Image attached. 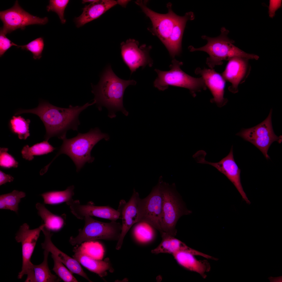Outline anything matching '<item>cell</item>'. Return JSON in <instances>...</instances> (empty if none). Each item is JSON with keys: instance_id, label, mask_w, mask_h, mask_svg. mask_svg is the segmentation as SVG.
<instances>
[{"instance_id": "6da1fadb", "label": "cell", "mask_w": 282, "mask_h": 282, "mask_svg": "<svg viewBox=\"0 0 282 282\" xmlns=\"http://www.w3.org/2000/svg\"><path fill=\"white\" fill-rule=\"evenodd\" d=\"M95 103L94 101L81 106L70 105L68 108H65L58 107L48 102L43 101L40 102L36 108L20 109L17 111V114L28 113L37 115L45 126L46 130L45 140H48L54 136L62 140L66 137L68 130H78L80 123L79 119L80 114L88 107Z\"/></svg>"}, {"instance_id": "7a4b0ae2", "label": "cell", "mask_w": 282, "mask_h": 282, "mask_svg": "<svg viewBox=\"0 0 282 282\" xmlns=\"http://www.w3.org/2000/svg\"><path fill=\"white\" fill-rule=\"evenodd\" d=\"M135 80H125L117 76L109 65L101 74L100 81L96 85H92V92L95 95L94 101L99 110L102 107H106L109 111V116L113 118L115 113L120 111L125 115L128 112L124 108L123 97L126 88L130 85H135Z\"/></svg>"}, {"instance_id": "3957f363", "label": "cell", "mask_w": 282, "mask_h": 282, "mask_svg": "<svg viewBox=\"0 0 282 282\" xmlns=\"http://www.w3.org/2000/svg\"><path fill=\"white\" fill-rule=\"evenodd\" d=\"M108 134L101 132L98 128L91 129L85 133H78L75 137L70 139L66 137L63 143L56 156L49 164L59 155L64 154L73 161L79 171L86 162L90 163L94 160L91 155V150L100 140H108Z\"/></svg>"}, {"instance_id": "277c9868", "label": "cell", "mask_w": 282, "mask_h": 282, "mask_svg": "<svg viewBox=\"0 0 282 282\" xmlns=\"http://www.w3.org/2000/svg\"><path fill=\"white\" fill-rule=\"evenodd\" d=\"M221 31L220 35L216 37L202 36V38L207 41V44L198 48L190 46V51H201L207 53L209 57L207 58L206 63L211 69L222 64L223 61L228 60L234 57H241L249 60L258 59V56L246 53L235 46L234 40L228 37L229 31L225 27L222 28Z\"/></svg>"}, {"instance_id": "5b68a950", "label": "cell", "mask_w": 282, "mask_h": 282, "mask_svg": "<svg viewBox=\"0 0 282 282\" xmlns=\"http://www.w3.org/2000/svg\"><path fill=\"white\" fill-rule=\"evenodd\" d=\"M158 181L162 196L161 228L163 232L175 237L179 219L183 215L190 214L192 212L187 208L174 183L170 184L164 181L162 176L159 177Z\"/></svg>"}, {"instance_id": "8992f818", "label": "cell", "mask_w": 282, "mask_h": 282, "mask_svg": "<svg viewBox=\"0 0 282 282\" xmlns=\"http://www.w3.org/2000/svg\"><path fill=\"white\" fill-rule=\"evenodd\" d=\"M172 63L169 71L155 69L158 74L154 82L155 87L162 90L167 89L169 86L183 87L189 89L194 95L196 92L206 89L207 86L201 77L199 78L192 77L181 69L180 67L183 64L182 62L174 59Z\"/></svg>"}, {"instance_id": "52a82bcc", "label": "cell", "mask_w": 282, "mask_h": 282, "mask_svg": "<svg viewBox=\"0 0 282 282\" xmlns=\"http://www.w3.org/2000/svg\"><path fill=\"white\" fill-rule=\"evenodd\" d=\"M85 225L82 229L79 230L78 235L71 237L69 242L72 245L87 242L103 239L118 240L120 237L122 225L116 221L104 222L96 220L91 217L85 216Z\"/></svg>"}, {"instance_id": "ba28073f", "label": "cell", "mask_w": 282, "mask_h": 282, "mask_svg": "<svg viewBox=\"0 0 282 282\" xmlns=\"http://www.w3.org/2000/svg\"><path fill=\"white\" fill-rule=\"evenodd\" d=\"M44 225L43 224L37 228L31 230L29 225L25 223L20 226L16 234V241L21 244L22 256L21 270L19 273L18 278L21 279L24 275H27L25 282H34L33 264L31 261V258Z\"/></svg>"}, {"instance_id": "9c48e42d", "label": "cell", "mask_w": 282, "mask_h": 282, "mask_svg": "<svg viewBox=\"0 0 282 282\" xmlns=\"http://www.w3.org/2000/svg\"><path fill=\"white\" fill-rule=\"evenodd\" d=\"M272 109L263 121L251 128L242 129L236 135L254 145L262 153L267 159L270 158L268 151L274 141L280 143L282 136L278 137L274 132L272 124Z\"/></svg>"}, {"instance_id": "30bf717a", "label": "cell", "mask_w": 282, "mask_h": 282, "mask_svg": "<svg viewBox=\"0 0 282 282\" xmlns=\"http://www.w3.org/2000/svg\"><path fill=\"white\" fill-rule=\"evenodd\" d=\"M162 196L158 181L150 193L138 201V222H146L158 231L163 232L161 227L162 218Z\"/></svg>"}, {"instance_id": "8fae6325", "label": "cell", "mask_w": 282, "mask_h": 282, "mask_svg": "<svg viewBox=\"0 0 282 282\" xmlns=\"http://www.w3.org/2000/svg\"><path fill=\"white\" fill-rule=\"evenodd\" d=\"M0 18L3 24L1 29L6 35L17 29L24 30L27 26L34 24L44 25L48 22V18H40L26 11L19 5L16 0L11 8L1 11Z\"/></svg>"}, {"instance_id": "7c38bea8", "label": "cell", "mask_w": 282, "mask_h": 282, "mask_svg": "<svg viewBox=\"0 0 282 282\" xmlns=\"http://www.w3.org/2000/svg\"><path fill=\"white\" fill-rule=\"evenodd\" d=\"M206 154L203 151H199L193 156L198 163L211 165L225 175L233 184L241 195L243 200L248 204L251 202L248 198L242 187L240 181V169L236 162L233 156V146L228 154L220 161L212 162L205 159Z\"/></svg>"}, {"instance_id": "4fadbf2b", "label": "cell", "mask_w": 282, "mask_h": 282, "mask_svg": "<svg viewBox=\"0 0 282 282\" xmlns=\"http://www.w3.org/2000/svg\"><path fill=\"white\" fill-rule=\"evenodd\" d=\"M136 3L151 20L152 25V30L165 46L167 44L176 24L179 16L172 11L171 4H167L168 11L165 14L158 13L148 7L146 3L142 1H137Z\"/></svg>"}, {"instance_id": "5bb4252c", "label": "cell", "mask_w": 282, "mask_h": 282, "mask_svg": "<svg viewBox=\"0 0 282 282\" xmlns=\"http://www.w3.org/2000/svg\"><path fill=\"white\" fill-rule=\"evenodd\" d=\"M138 42L130 39L121 44V54L124 61L128 67L131 74L140 67L152 66V60L149 55L150 46L143 45L139 47Z\"/></svg>"}, {"instance_id": "9a60e30c", "label": "cell", "mask_w": 282, "mask_h": 282, "mask_svg": "<svg viewBox=\"0 0 282 282\" xmlns=\"http://www.w3.org/2000/svg\"><path fill=\"white\" fill-rule=\"evenodd\" d=\"M140 197L138 193L134 190L129 201L126 202L122 199L120 202L118 210L120 218L122 221V229L116 248L120 250L122 246L124 237L131 227L138 222V201Z\"/></svg>"}, {"instance_id": "2e32d148", "label": "cell", "mask_w": 282, "mask_h": 282, "mask_svg": "<svg viewBox=\"0 0 282 282\" xmlns=\"http://www.w3.org/2000/svg\"><path fill=\"white\" fill-rule=\"evenodd\" d=\"M66 203L69 206L72 214L79 219H84L87 216H96L111 221H116L120 218L118 211L109 206H96L92 201L82 204L78 200L72 199Z\"/></svg>"}, {"instance_id": "e0dca14e", "label": "cell", "mask_w": 282, "mask_h": 282, "mask_svg": "<svg viewBox=\"0 0 282 282\" xmlns=\"http://www.w3.org/2000/svg\"><path fill=\"white\" fill-rule=\"evenodd\" d=\"M249 60L242 57H235L228 60L222 75L225 81L231 84L228 90L235 93L238 91V86L243 82L250 72L248 63Z\"/></svg>"}, {"instance_id": "ac0fdd59", "label": "cell", "mask_w": 282, "mask_h": 282, "mask_svg": "<svg viewBox=\"0 0 282 282\" xmlns=\"http://www.w3.org/2000/svg\"><path fill=\"white\" fill-rule=\"evenodd\" d=\"M195 73L201 76L210 90L213 96L212 101L219 106L224 105L227 101L224 97L226 81L222 75L213 69H202L199 67L196 69Z\"/></svg>"}, {"instance_id": "d6986e66", "label": "cell", "mask_w": 282, "mask_h": 282, "mask_svg": "<svg viewBox=\"0 0 282 282\" xmlns=\"http://www.w3.org/2000/svg\"><path fill=\"white\" fill-rule=\"evenodd\" d=\"M42 231L45 237L44 241L41 244L42 248L54 255L72 273L80 275L89 281L91 282L84 271L80 264L76 260L60 250L53 244L51 240L53 234L51 233V231L46 228L44 225Z\"/></svg>"}, {"instance_id": "ffe728a7", "label": "cell", "mask_w": 282, "mask_h": 282, "mask_svg": "<svg viewBox=\"0 0 282 282\" xmlns=\"http://www.w3.org/2000/svg\"><path fill=\"white\" fill-rule=\"evenodd\" d=\"M73 258L89 271L97 274L100 277L106 276L107 271L112 272L114 269L108 258L104 260L93 258L86 254L81 246H77L73 250Z\"/></svg>"}, {"instance_id": "44dd1931", "label": "cell", "mask_w": 282, "mask_h": 282, "mask_svg": "<svg viewBox=\"0 0 282 282\" xmlns=\"http://www.w3.org/2000/svg\"><path fill=\"white\" fill-rule=\"evenodd\" d=\"M116 4L115 1L101 0H96L86 5L83 9L81 15L75 19L77 26L79 27L98 18Z\"/></svg>"}, {"instance_id": "7402d4cb", "label": "cell", "mask_w": 282, "mask_h": 282, "mask_svg": "<svg viewBox=\"0 0 282 282\" xmlns=\"http://www.w3.org/2000/svg\"><path fill=\"white\" fill-rule=\"evenodd\" d=\"M161 234L162 241L156 248L152 250V253H168L172 255L177 252L184 251L195 255L203 256V253L189 247L174 236L164 232Z\"/></svg>"}, {"instance_id": "603a6c76", "label": "cell", "mask_w": 282, "mask_h": 282, "mask_svg": "<svg viewBox=\"0 0 282 282\" xmlns=\"http://www.w3.org/2000/svg\"><path fill=\"white\" fill-rule=\"evenodd\" d=\"M194 18V14L192 12L186 13L183 16H179L173 32L165 46L172 58L179 55L181 52L182 35L187 22Z\"/></svg>"}, {"instance_id": "cb8c5ba5", "label": "cell", "mask_w": 282, "mask_h": 282, "mask_svg": "<svg viewBox=\"0 0 282 282\" xmlns=\"http://www.w3.org/2000/svg\"><path fill=\"white\" fill-rule=\"evenodd\" d=\"M178 263L184 268L195 272L203 278L206 277V274L210 269L208 262L205 260H199L194 255L187 252L179 251L172 254Z\"/></svg>"}, {"instance_id": "d4e9b609", "label": "cell", "mask_w": 282, "mask_h": 282, "mask_svg": "<svg viewBox=\"0 0 282 282\" xmlns=\"http://www.w3.org/2000/svg\"><path fill=\"white\" fill-rule=\"evenodd\" d=\"M36 206L46 228L54 231H58L62 228L66 218L65 214L61 216L55 215L47 209L44 204L40 203H37Z\"/></svg>"}, {"instance_id": "484cf974", "label": "cell", "mask_w": 282, "mask_h": 282, "mask_svg": "<svg viewBox=\"0 0 282 282\" xmlns=\"http://www.w3.org/2000/svg\"><path fill=\"white\" fill-rule=\"evenodd\" d=\"M49 252L44 250L43 262L38 265H33L34 282H56L60 281L59 278L52 274L48 265V257Z\"/></svg>"}, {"instance_id": "4316f807", "label": "cell", "mask_w": 282, "mask_h": 282, "mask_svg": "<svg viewBox=\"0 0 282 282\" xmlns=\"http://www.w3.org/2000/svg\"><path fill=\"white\" fill-rule=\"evenodd\" d=\"M74 186H69L65 190L62 191H52L44 193L41 195L46 204L55 205L71 201L74 195Z\"/></svg>"}, {"instance_id": "83f0119b", "label": "cell", "mask_w": 282, "mask_h": 282, "mask_svg": "<svg viewBox=\"0 0 282 282\" xmlns=\"http://www.w3.org/2000/svg\"><path fill=\"white\" fill-rule=\"evenodd\" d=\"M45 140L29 147L28 145L25 146L21 151L23 158L29 161H31L34 156L47 154L53 151L56 149L48 142Z\"/></svg>"}, {"instance_id": "f1b7e54d", "label": "cell", "mask_w": 282, "mask_h": 282, "mask_svg": "<svg viewBox=\"0 0 282 282\" xmlns=\"http://www.w3.org/2000/svg\"><path fill=\"white\" fill-rule=\"evenodd\" d=\"M26 195L24 192L16 190L0 195V209L10 210L17 213L21 199L25 197Z\"/></svg>"}, {"instance_id": "f546056e", "label": "cell", "mask_w": 282, "mask_h": 282, "mask_svg": "<svg viewBox=\"0 0 282 282\" xmlns=\"http://www.w3.org/2000/svg\"><path fill=\"white\" fill-rule=\"evenodd\" d=\"M29 119L26 120L21 116H14L10 120V126L12 132L17 134L20 139H26L30 136Z\"/></svg>"}, {"instance_id": "4dcf8cb0", "label": "cell", "mask_w": 282, "mask_h": 282, "mask_svg": "<svg viewBox=\"0 0 282 282\" xmlns=\"http://www.w3.org/2000/svg\"><path fill=\"white\" fill-rule=\"evenodd\" d=\"M137 223L133 230L134 236L136 239L141 243H146L151 240L154 236L153 227L144 222Z\"/></svg>"}, {"instance_id": "1f68e13d", "label": "cell", "mask_w": 282, "mask_h": 282, "mask_svg": "<svg viewBox=\"0 0 282 282\" xmlns=\"http://www.w3.org/2000/svg\"><path fill=\"white\" fill-rule=\"evenodd\" d=\"M51 257L54 262L53 270L60 279L65 282H78L72 274V273L62 262L52 254Z\"/></svg>"}, {"instance_id": "d6a6232c", "label": "cell", "mask_w": 282, "mask_h": 282, "mask_svg": "<svg viewBox=\"0 0 282 282\" xmlns=\"http://www.w3.org/2000/svg\"><path fill=\"white\" fill-rule=\"evenodd\" d=\"M86 242L81 246L83 251L87 255L95 259L102 260L104 253L102 245L97 242Z\"/></svg>"}, {"instance_id": "836d02e7", "label": "cell", "mask_w": 282, "mask_h": 282, "mask_svg": "<svg viewBox=\"0 0 282 282\" xmlns=\"http://www.w3.org/2000/svg\"><path fill=\"white\" fill-rule=\"evenodd\" d=\"M44 44L43 39L39 37L31 42L28 44L23 45H18V48H21L23 50L31 52L33 55L34 60L39 59L42 57Z\"/></svg>"}, {"instance_id": "e575fe53", "label": "cell", "mask_w": 282, "mask_h": 282, "mask_svg": "<svg viewBox=\"0 0 282 282\" xmlns=\"http://www.w3.org/2000/svg\"><path fill=\"white\" fill-rule=\"evenodd\" d=\"M69 0H50L47 7L48 11L55 12L58 15L62 24H64L66 20L64 18V12Z\"/></svg>"}, {"instance_id": "d590c367", "label": "cell", "mask_w": 282, "mask_h": 282, "mask_svg": "<svg viewBox=\"0 0 282 282\" xmlns=\"http://www.w3.org/2000/svg\"><path fill=\"white\" fill-rule=\"evenodd\" d=\"M8 148H0V167L4 168L17 167L18 162L11 155L8 153Z\"/></svg>"}, {"instance_id": "8d00e7d4", "label": "cell", "mask_w": 282, "mask_h": 282, "mask_svg": "<svg viewBox=\"0 0 282 282\" xmlns=\"http://www.w3.org/2000/svg\"><path fill=\"white\" fill-rule=\"evenodd\" d=\"M5 34L0 30V56L2 57L6 51L13 46L18 45L15 44L8 39Z\"/></svg>"}, {"instance_id": "74e56055", "label": "cell", "mask_w": 282, "mask_h": 282, "mask_svg": "<svg viewBox=\"0 0 282 282\" xmlns=\"http://www.w3.org/2000/svg\"><path fill=\"white\" fill-rule=\"evenodd\" d=\"M14 178L11 175L7 174L1 171H0V185L4 184L6 183L12 181Z\"/></svg>"}, {"instance_id": "f35d334b", "label": "cell", "mask_w": 282, "mask_h": 282, "mask_svg": "<svg viewBox=\"0 0 282 282\" xmlns=\"http://www.w3.org/2000/svg\"><path fill=\"white\" fill-rule=\"evenodd\" d=\"M130 1L129 0H119L117 1L116 2L117 4L122 7H125Z\"/></svg>"}, {"instance_id": "ab89813d", "label": "cell", "mask_w": 282, "mask_h": 282, "mask_svg": "<svg viewBox=\"0 0 282 282\" xmlns=\"http://www.w3.org/2000/svg\"><path fill=\"white\" fill-rule=\"evenodd\" d=\"M96 0H84L82 1V3H92L95 2Z\"/></svg>"}]
</instances>
